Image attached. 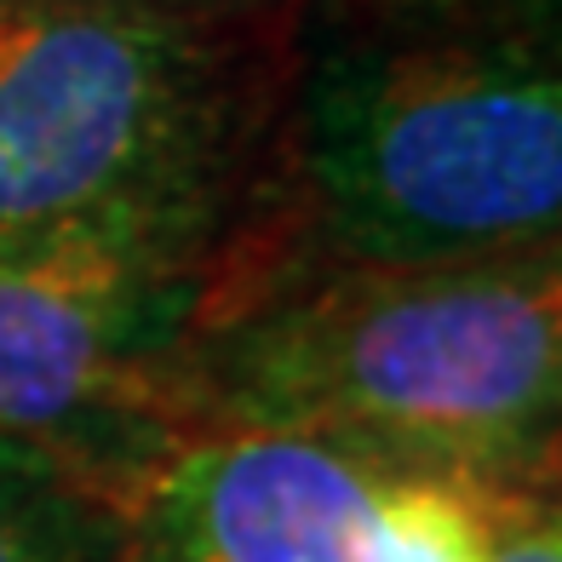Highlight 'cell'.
<instances>
[{"label": "cell", "instance_id": "obj_1", "mask_svg": "<svg viewBox=\"0 0 562 562\" xmlns=\"http://www.w3.org/2000/svg\"><path fill=\"white\" fill-rule=\"evenodd\" d=\"M562 407L551 247L459 265H345L241 293L201 334V430H299L471 482H533Z\"/></svg>", "mask_w": 562, "mask_h": 562}, {"label": "cell", "instance_id": "obj_2", "mask_svg": "<svg viewBox=\"0 0 562 562\" xmlns=\"http://www.w3.org/2000/svg\"><path fill=\"white\" fill-rule=\"evenodd\" d=\"M281 149L334 270L528 252L562 218V81L528 41L339 46L304 69Z\"/></svg>", "mask_w": 562, "mask_h": 562}, {"label": "cell", "instance_id": "obj_3", "mask_svg": "<svg viewBox=\"0 0 562 562\" xmlns=\"http://www.w3.org/2000/svg\"><path fill=\"white\" fill-rule=\"evenodd\" d=\"M265 115V23L0 0V241L224 218Z\"/></svg>", "mask_w": 562, "mask_h": 562}, {"label": "cell", "instance_id": "obj_4", "mask_svg": "<svg viewBox=\"0 0 562 562\" xmlns=\"http://www.w3.org/2000/svg\"><path fill=\"white\" fill-rule=\"evenodd\" d=\"M252 270L224 218L0 241V437L81 453L149 419L172 437L195 345Z\"/></svg>", "mask_w": 562, "mask_h": 562}, {"label": "cell", "instance_id": "obj_5", "mask_svg": "<svg viewBox=\"0 0 562 562\" xmlns=\"http://www.w3.org/2000/svg\"><path fill=\"white\" fill-rule=\"evenodd\" d=\"M482 488L299 430H195L133 476L121 562H476Z\"/></svg>", "mask_w": 562, "mask_h": 562}, {"label": "cell", "instance_id": "obj_6", "mask_svg": "<svg viewBox=\"0 0 562 562\" xmlns=\"http://www.w3.org/2000/svg\"><path fill=\"white\" fill-rule=\"evenodd\" d=\"M126 488L87 453L0 437V562H121Z\"/></svg>", "mask_w": 562, "mask_h": 562}, {"label": "cell", "instance_id": "obj_7", "mask_svg": "<svg viewBox=\"0 0 562 562\" xmlns=\"http://www.w3.org/2000/svg\"><path fill=\"white\" fill-rule=\"evenodd\" d=\"M476 562H562V517L540 482H488L482 488Z\"/></svg>", "mask_w": 562, "mask_h": 562}, {"label": "cell", "instance_id": "obj_8", "mask_svg": "<svg viewBox=\"0 0 562 562\" xmlns=\"http://www.w3.org/2000/svg\"><path fill=\"white\" fill-rule=\"evenodd\" d=\"M104 7L161 12V18H195V23H270L293 0H104Z\"/></svg>", "mask_w": 562, "mask_h": 562}, {"label": "cell", "instance_id": "obj_9", "mask_svg": "<svg viewBox=\"0 0 562 562\" xmlns=\"http://www.w3.org/2000/svg\"><path fill=\"white\" fill-rule=\"evenodd\" d=\"M430 7H459V12H505V7H540V0H430Z\"/></svg>", "mask_w": 562, "mask_h": 562}]
</instances>
